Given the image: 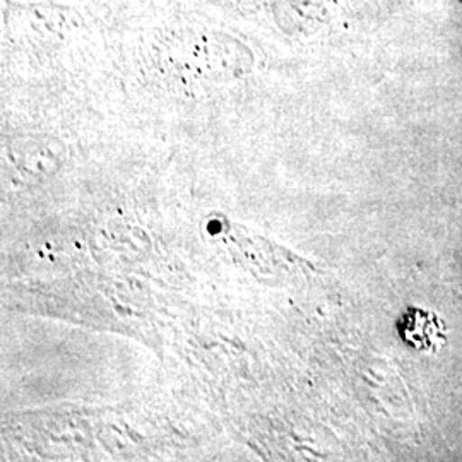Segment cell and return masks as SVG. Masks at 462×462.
Wrapping results in <instances>:
<instances>
[{
	"mask_svg": "<svg viewBox=\"0 0 462 462\" xmlns=\"http://www.w3.org/2000/svg\"><path fill=\"white\" fill-rule=\"evenodd\" d=\"M399 336L404 343L427 353H437L447 345L446 324L439 315L410 307L397 322Z\"/></svg>",
	"mask_w": 462,
	"mask_h": 462,
	"instance_id": "1",
	"label": "cell"
}]
</instances>
